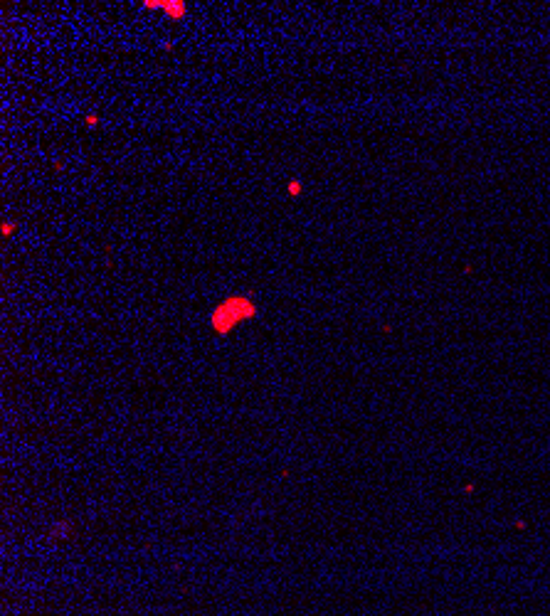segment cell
I'll list each match as a JSON object with an SVG mask.
<instances>
[{
	"mask_svg": "<svg viewBox=\"0 0 550 616\" xmlns=\"http://www.w3.org/2000/svg\"><path fill=\"white\" fill-rule=\"evenodd\" d=\"M254 316H257V306H254L252 298H247V296H229L212 311L210 320L217 333H229L232 328L240 326V320L254 318Z\"/></svg>",
	"mask_w": 550,
	"mask_h": 616,
	"instance_id": "6da1fadb",
	"label": "cell"
},
{
	"mask_svg": "<svg viewBox=\"0 0 550 616\" xmlns=\"http://www.w3.org/2000/svg\"><path fill=\"white\" fill-rule=\"evenodd\" d=\"M143 8H149V10H163L171 20H183L188 15V5L183 0H146Z\"/></svg>",
	"mask_w": 550,
	"mask_h": 616,
	"instance_id": "7a4b0ae2",
	"label": "cell"
},
{
	"mask_svg": "<svg viewBox=\"0 0 550 616\" xmlns=\"http://www.w3.org/2000/svg\"><path fill=\"white\" fill-rule=\"evenodd\" d=\"M286 190H289V195H299V192H301V183H299V180H291V183L286 185Z\"/></svg>",
	"mask_w": 550,
	"mask_h": 616,
	"instance_id": "3957f363",
	"label": "cell"
},
{
	"mask_svg": "<svg viewBox=\"0 0 550 616\" xmlns=\"http://www.w3.org/2000/svg\"><path fill=\"white\" fill-rule=\"evenodd\" d=\"M84 121H87V126H97V123H99V116H97V114H89Z\"/></svg>",
	"mask_w": 550,
	"mask_h": 616,
	"instance_id": "277c9868",
	"label": "cell"
},
{
	"mask_svg": "<svg viewBox=\"0 0 550 616\" xmlns=\"http://www.w3.org/2000/svg\"><path fill=\"white\" fill-rule=\"evenodd\" d=\"M10 232H13V224H10V222H5V227H3V234H5V237H8V234H10Z\"/></svg>",
	"mask_w": 550,
	"mask_h": 616,
	"instance_id": "5b68a950",
	"label": "cell"
}]
</instances>
